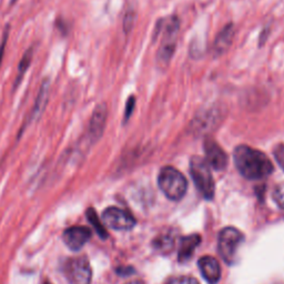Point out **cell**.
Wrapping results in <instances>:
<instances>
[{
	"label": "cell",
	"mask_w": 284,
	"mask_h": 284,
	"mask_svg": "<svg viewBox=\"0 0 284 284\" xmlns=\"http://www.w3.org/2000/svg\"><path fill=\"white\" fill-rule=\"evenodd\" d=\"M233 158L238 171L248 180H262L273 172V165L268 155L249 146L236 147Z\"/></svg>",
	"instance_id": "1"
},
{
	"label": "cell",
	"mask_w": 284,
	"mask_h": 284,
	"mask_svg": "<svg viewBox=\"0 0 284 284\" xmlns=\"http://www.w3.org/2000/svg\"><path fill=\"white\" fill-rule=\"evenodd\" d=\"M160 190L169 200L179 201L185 197L188 190V181L179 170L173 167L161 169L158 177Z\"/></svg>",
	"instance_id": "2"
},
{
	"label": "cell",
	"mask_w": 284,
	"mask_h": 284,
	"mask_svg": "<svg viewBox=\"0 0 284 284\" xmlns=\"http://www.w3.org/2000/svg\"><path fill=\"white\" fill-rule=\"evenodd\" d=\"M190 173L194 186L202 197L207 200H212L215 193V184L210 166L204 158L193 157L190 160Z\"/></svg>",
	"instance_id": "3"
},
{
	"label": "cell",
	"mask_w": 284,
	"mask_h": 284,
	"mask_svg": "<svg viewBox=\"0 0 284 284\" xmlns=\"http://www.w3.org/2000/svg\"><path fill=\"white\" fill-rule=\"evenodd\" d=\"M245 241V234L239 229L227 227L221 230L218 238L219 254L228 265H233L240 246Z\"/></svg>",
	"instance_id": "4"
},
{
	"label": "cell",
	"mask_w": 284,
	"mask_h": 284,
	"mask_svg": "<svg viewBox=\"0 0 284 284\" xmlns=\"http://www.w3.org/2000/svg\"><path fill=\"white\" fill-rule=\"evenodd\" d=\"M179 26V20L175 17L166 19L164 25V39H162L157 55V63L162 68L169 65L175 51Z\"/></svg>",
	"instance_id": "5"
},
{
	"label": "cell",
	"mask_w": 284,
	"mask_h": 284,
	"mask_svg": "<svg viewBox=\"0 0 284 284\" xmlns=\"http://www.w3.org/2000/svg\"><path fill=\"white\" fill-rule=\"evenodd\" d=\"M65 274L70 284H91L92 270L86 256H77L67 261Z\"/></svg>",
	"instance_id": "6"
},
{
	"label": "cell",
	"mask_w": 284,
	"mask_h": 284,
	"mask_svg": "<svg viewBox=\"0 0 284 284\" xmlns=\"http://www.w3.org/2000/svg\"><path fill=\"white\" fill-rule=\"evenodd\" d=\"M103 221L107 227L117 231H129L137 223L129 212L117 207L107 208L103 213Z\"/></svg>",
	"instance_id": "7"
},
{
	"label": "cell",
	"mask_w": 284,
	"mask_h": 284,
	"mask_svg": "<svg viewBox=\"0 0 284 284\" xmlns=\"http://www.w3.org/2000/svg\"><path fill=\"white\" fill-rule=\"evenodd\" d=\"M108 117V107L105 103L99 104L91 114V118L89 121V126H88L87 131V142L89 145L96 144L103 137V134L106 129Z\"/></svg>",
	"instance_id": "8"
},
{
	"label": "cell",
	"mask_w": 284,
	"mask_h": 284,
	"mask_svg": "<svg viewBox=\"0 0 284 284\" xmlns=\"http://www.w3.org/2000/svg\"><path fill=\"white\" fill-rule=\"evenodd\" d=\"M221 111L219 108H210L208 110H204L198 113L191 124V130L195 134H207L214 130V128L219 125L221 121Z\"/></svg>",
	"instance_id": "9"
},
{
	"label": "cell",
	"mask_w": 284,
	"mask_h": 284,
	"mask_svg": "<svg viewBox=\"0 0 284 284\" xmlns=\"http://www.w3.org/2000/svg\"><path fill=\"white\" fill-rule=\"evenodd\" d=\"M205 153L207 164L216 171L225 170L228 166V155L225 150L210 138L205 141Z\"/></svg>",
	"instance_id": "10"
},
{
	"label": "cell",
	"mask_w": 284,
	"mask_h": 284,
	"mask_svg": "<svg viewBox=\"0 0 284 284\" xmlns=\"http://www.w3.org/2000/svg\"><path fill=\"white\" fill-rule=\"evenodd\" d=\"M91 238L90 229L87 227H72L64 232L63 239L65 245L73 251H78Z\"/></svg>",
	"instance_id": "11"
},
{
	"label": "cell",
	"mask_w": 284,
	"mask_h": 284,
	"mask_svg": "<svg viewBox=\"0 0 284 284\" xmlns=\"http://www.w3.org/2000/svg\"><path fill=\"white\" fill-rule=\"evenodd\" d=\"M199 270L204 279L209 284H218L221 280V267L218 260L213 256L205 255L198 262Z\"/></svg>",
	"instance_id": "12"
},
{
	"label": "cell",
	"mask_w": 284,
	"mask_h": 284,
	"mask_svg": "<svg viewBox=\"0 0 284 284\" xmlns=\"http://www.w3.org/2000/svg\"><path fill=\"white\" fill-rule=\"evenodd\" d=\"M49 90H50V79L47 78L43 81L42 87H40V90L36 98L35 105H33L30 116L28 118V124L33 123V121H37L40 118V116L44 113L47 103H48V99H49Z\"/></svg>",
	"instance_id": "13"
},
{
	"label": "cell",
	"mask_w": 284,
	"mask_h": 284,
	"mask_svg": "<svg viewBox=\"0 0 284 284\" xmlns=\"http://www.w3.org/2000/svg\"><path fill=\"white\" fill-rule=\"evenodd\" d=\"M201 243V235L198 233L186 235L180 240V247L178 251V259L179 262H187L190 260L194 252L195 249Z\"/></svg>",
	"instance_id": "14"
},
{
	"label": "cell",
	"mask_w": 284,
	"mask_h": 284,
	"mask_svg": "<svg viewBox=\"0 0 284 284\" xmlns=\"http://www.w3.org/2000/svg\"><path fill=\"white\" fill-rule=\"evenodd\" d=\"M233 36H234L233 25L230 24L227 27H225V29H223L219 33V36L216 37V40L213 46V51L215 56L222 55V53L229 48V46L232 43Z\"/></svg>",
	"instance_id": "15"
},
{
	"label": "cell",
	"mask_w": 284,
	"mask_h": 284,
	"mask_svg": "<svg viewBox=\"0 0 284 284\" xmlns=\"http://www.w3.org/2000/svg\"><path fill=\"white\" fill-rule=\"evenodd\" d=\"M32 58H33V49L29 48L24 53V56H23L22 60H20V63H19L18 76H17V80L15 83V87H17L20 84V81H22L25 72L29 69L30 64L32 62Z\"/></svg>",
	"instance_id": "16"
},
{
	"label": "cell",
	"mask_w": 284,
	"mask_h": 284,
	"mask_svg": "<svg viewBox=\"0 0 284 284\" xmlns=\"http://www.w3.org/2000/svg\"><path fill=\"white\" fill-rule=\"evenodd\" d=\"M87 219L91 223L92 227L94 228V230H96L100 238H103V239L108 238V232H107L105 226L103 225V222H100L96 211H94L92 208L88 209L87 210Z\"/></svg>",
	"instance_id": "17"
},
{
	"label": "cell",
	"mask_w": 284,
	"mask_h": 284,
	"mask_svg": "<svg viewBox=\"0 0 284 284\" xmlns=\"http://www.w3.org/2000/svg\"><path fill=\"white\" fill-rule=\"evenodd\" d=\"M153 246L157 250L166 252L168 250H171V248L174 246V236H172L170 233H162L157 239H154Z\"/></svg>",
	"instance_id": "18"
},
{
	"label": "cell",
	"mask_w": 284,
	"mask_h": 284,
	"mask_svg": "<svg viewBox=\"0 0 284 284\" xmlns=\"http://www.w3.org/2000/svg\"><path fill=\"white\" fill-rule=\"evenodd\" d=\"M272 199L276 206L284 210V182L274 188L272 192Z\"/></svg>",
	"instance_id": "19"
},
{
	"label": "cell",
	"mask_w": 284,
	"mask_h": 284,
	"mask_svg": "<svg viewBox=\"0 0 284 284\" xmlns=\"http://www.w3.org/2000/svg\"><path fill=\"white\" fill-rule=\"evenodd\" d=\"M167 284H200L199 281L192 276H177L167 282Z\"/></svg>",
	"instance_id": "20"
},
{
	"label": "cell",
	"mask_w": 284,
	"mask_h": 284,
	"mask_svg": "<svg viewBox=\"0 0 284 284\" xmlns=\"http://www.w3.org/2000/svg\"><path fill=\"white\" fill-rule=\"evenodd\" d=\"M274 158L284 171V145L276 146L274 149Z\"/></svg>",
	"instance_id": "21"
},
{
	"label": "cell",
	"mask_w": 284,
	"mask_h": 284,
	"mask_svg": "<svg viewBox=\"0 0 284 284\" xmlns=\"http://www.w3.org/2000/svg\"><path fill=\"white\" fill-rule=\"evenodd\" d=\"M8 37H9V27H8V26H7V27H6V29H5L4 35H3L2 44H0V65H2V62H3L4 52H5V48H6V45H7V40H8Z\"/></svg>",
	"instance_id": "22"
},
{
	"label": "cell",
	"mask_w": 284,
	"mask_h": 284,
	"mask_svg": "<svg viewBox=\"0 0 284 284\" xmlns=\"http://www.w3.org/2000/svg\"><path fill=\"white\" fill-rule=\"evenodd\" d=\"M134 101H136V100H134V97H130L129 99H128V103H127V106H126V112H125V121H128V119H129L130 116H131L134 105H136Z\"/></svg>",
	"instance_id": "23"
},
{
	"label": "cell",
	"mask_w": 284,
	"mask_h": 284,
	"mask_svg": "<svg viewBox=\"0 0 284 284\" xmlns=\"http://www.w3.org/2000/svg\"><path fill=\"white\" fill-rule=\"evenodd\" d=\"M133 20H134V15L133 12H128L125 18V23H124V28L126 32H129L133 26Z\"/></svg>",
	"instance_id": "24"
},
{
	"label": "cell",
	"mask_w": 284,
	"mask_h": 284,
	"mask_svg": "<svg viewBox=\"0 0 284 284\" xmlns=\"http://www.w3.org/2000/svg\"><path fill=\"white\" fill-rule=\"evenodd\" d=\"M127 284H144V282H142V281H138V280H136V281H131V282H129V283H127Z\"/></svg>",
	"instance_id": "25"
},
{
	"label": "cell",
	"mask_w": 284,
	"mask_h": 284,
	"mask_svg": "<svg viewBox=\"0 0 284 284\" xmlns=\"http://www.w3.org/2000/svg\"><path fill=\"white\" fill-rule=\"evenodd\" d=\"M130 270H131L130 268H129V269H128V270H127V271H126V273H127V274H129V273H130V272H129V271H130ZM123 271H124V270H123V269H119V270H118V273H120V274H121V273H123Z\"/></svg>",
	"instance_id": "26"
},
{
	"label": "cell",
	"mask_w": 284,
	"mask_h": 284,
	"mask_svg": "<svg viewBox=\"0 0 284 284\" xmlns=\"http://www.w3.org/2000/svg\"><path fill=\"white\" fill-rule=\"evenodd\" d=\"M15 2H16V0H11V4H13Z\"/></svg>",
	"instance_id": "27"
},
{
	"label": "cell",
	"mask_w": 284,
	"mask_h": 284,
	"mask_svg": "<svg viewBox=\"0 0 284 284\" xmlns=\"http://www.w3.org/2000/svg\"><path fill=\"white\" fill-rule=\"evenodd\" d=\"M44 284H50L49 282H46V283H44Z\"/></svg>",
	"instance_id": "28"
}]
</instances>
